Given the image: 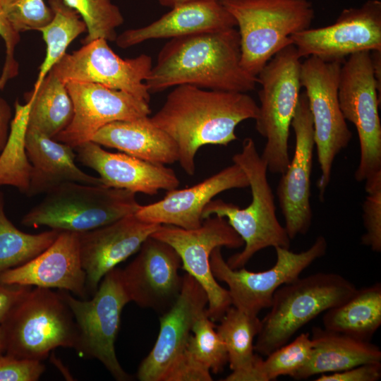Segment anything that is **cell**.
<instances>
[{"instance_id":"cell-1","label":"cell","mask_w":381,"mask_h":381,"mask_svg":"<svg viewBox=\"0 0 381 381\" xmlns=\"http://www.w3.org/2000/svg\"><path fill=\"white\" fill-rule=\"evenodd\" d=\"M258 111V104L247 92L181 85L174 87L150 119L174 140L178 162L192 176L200 147L226 146L237 140L236 126L245 120L255 119Z\"/></svg>"},{"instance_id":"cell-2","label":"cell","mask_w":381,"mask_h":381,"mask_svg":"<svg viewBox=\"0 0 381 381\" xmlns=\"http://www.w3.org/2000/svg\"><path fill=\"white\" fill-rule=\"evenodd\" d=\"M257 83L241 65L235 28L170 39L145 81L150 95L181 85L248 93Z\"/></svg>"},{"instance_id":"cell-3","label":"cell","mask_w":381,"mask_h":381,"mask_svg":"<svg viewBox=\"0 0 381 381\" xmlns=\"http://www.w3.org/2000/svg\"><path fill=\"white\" fill-rule=\"evenodd\" d=\"M246 173L252 200L241 209L221 199L212 200L204 208L203 220L216 215L225 218L244 242L243 249L226 261L232 269L243 267L260 250L268 247L289 248L291 239L276 214L274 195L267 179V167L254 140L246 138L240 152L232 157Z\"/></svg>"},{"instance_id":"cell-4","label":"cell","mask_w":381,"mask_h":381,"mask_svg":"<svg viewBox=\"0 0 381 381\" xmlns=\"http://www.w3.org/2000/svg\"><path fill=\"white\" fill-rule=\"evenodd\" d=\"M238 28L241 65L256 76L290 37L310 28L315 18L309 0H219Z\"/></svg>"},{"instance_id":"cell-5","label":"cell","mask_w":381,"mask_h":381,"mask_svg":"<svg viewBox=\"0 0 381 381\" xmlns=\"http://www.w3.org/2000/svg\"><path fill=\"white\" fill-rule=\"evenodd\" d=\"M341 274L318 272L283 284L274 292L270 310L260 320L254 351L266 356L289 342L305 325L348 299L356 290Z\"/></svg>"},{"instance_id":"cell-6","label":"cell","mask_w":381,"mask_h":381,"mask_svg":"<svg viewBox=\"0 0 381 381\" xmlns=\"http://www.w3.org/2000/svg\"><path fill=\"white\" fill-rule=\"evenodd\" d=\"M45 194L23 217L24 226L81 233L135 214L141 206L135 193L102 184L64 183Z\"/></svg>"},{"instance_id":"cell-7","label":"cell","mask_w":381,"mask_h":381,"mask_svg":"<svg viewBox=\"0 0 381 381\" xmlns=\"http://www.w3.org/2000/svg\"><path fill=\"white\" fill-rule=\"evenodd\" d=\"M301 56L293 44L277 52L257 75L261 89L255 121L266 139L261 156L267 171L283 174L290 162L289 138L300 96Z\"/></svg>"},{"instance_id":"cell-8","label":"cell","mask_w":381,"mask_h":381,"mask_svg":"<svg viewBox=\"0 0 381 381\" xmlns=\"http://www.w3.org/2000/svg\"><path fill=\"white\" fill-rule=\"evenodd\" d=\"M207 305L206 292L186 273L177 300L159 318L156 341L138 367L137 377L139 380H212L211 372L195 362L187 352L193 324Z\"/></svg>"},{"instance_id":"cell-9","label":"cell","mask_w":381,"mask_h":381,"mask_svg":"<svg viewBox=\"0 0 381 381\" xmlns=\"http://www.w3.org/2000/svg\"><path fill=\"white\" fill-rule=\"evenodd\" d=\"M5 353L42 361L58 347L75 348L78 329L59 292L35 286L1 325Z\"/></svg>"},{"instance_id":"cell-10","label":"cell","mask_w":381,"mask_h":381,"mask_svg":"<svg viewBox=\"0 0 381 381\" xmlns=\"http://www.w3.org/2000/svg\"><path fill=\"white\" fill-rule=\"evenodd\" d=\"M59 294L69 307L78 329L75 349L99 361L118 381L130 380L115 351L121 316L130 298L125 290L121 269L114 268L102 279L91 298H76L70 292Z\"/></svg>"},{"instance_id":"cell-11","label":"cell","mask_w":381,"mask_h":381,"mask_svg":"<svg viewBox=\"0 0 381 381\" xmlns=\"http://www.w3.org/2000/svg\"><path fill=\"white\" fill-rule=\"evenodd\" d=\"M370 53L358 52L345 59L338 86L341 113L355 126L359 139L360 160L354 177L365 186L381 181L380 95Z\"/></svg>"},{"instance_id":"cell-12","label":"cell","mask_w":381,"mask_h":381,"mask_svg":"<svg viewBox=\"0 0 381 381\" xmlns=\"http://www.w3.org/2000/svg\"><path fill=\"white\" fill-rule=\"evenodd\" d=\"M342 63L309 56L301 63V83L306 89L320 169L319 198L323 201L336 156L349 144L352 133L341 113L338 86Z\"/></svg>"},{"instance_id":"cell-13","label":"cell","mask_w":381,"mask_h":381,"mask_svg":"<svg viewBox=\"0 0 381 381\" xmlns=\"http://www.w3.org/2000/svg\"><path fill=\"white\" fill-rule=\"evenodd\" d=\"M151 236L168 243L177 252L182 268L207 294L206 314L212 321H219L232 304L228 289L220 286L212 272L210 255L217 247L243 246L241 237L225 218L216 215L205 219L198 228L193 229L160 224Z\"/></svg>"},{"instance_id":"cell-14","label":"cell","mask_w":381,"mask_h":381,"mask_svg":"<svg viewBox=\"0 0 381 381\" xmlns=\"http://www.w3.org/2000/svg\"><path fill=\"white\" fill-rule=\"evenodd\" d=\"M274 248L276 262L273 267L258 272L247 270L244 267L232 269L224 259L221 247L212 250V272L217 281L228 286L234 307L252 315H258L262 309L270 308L277 289L299 277L305 269L325 255L327 242L320 235L310 247L300 253L279 246Z\"/></svg>"},{"instance_id":"cell-15","label":"cell","mask_w":381,"mask_h":381,"mask_svg":"<svg viewBox=\"0 0 381 381\" xmlns=\"http://www.w3.org/2000/svg\"><path fill=\"white\" fill-rule=\"evenodd\" d=\"M152 67V58L145 54L123 59L99 38L66 53L51 71L64 83H93L128 93L150 103L145 81Z\"/></svg>"},{"instance_id":"cell-16","label":"cell","mask_w":381,"mask_h":381,"mask_svg":"<svg viewBox=\"0 0 381 381\" xmlns=\"http://www.w3.org/2000/svg\"><path fill=\"white\" fill-rule=\"evenodd\" d=\"M303 57L343 63L362 52L381 50V1L368 0L358 7L342 10L329 25L308 28L290 37Z\"/></svg>"},{"instance_id":"cell-17","label":"cell","mask_w":381,"mask_h":381,"mask_svg":"<svg viewBox=\"0 0 381 381\" xmlns=\"http://www.w3.org/2000/svg\"><path fill=\"white\" fill-rule=\"evenodd\" d=\"M138 255L121 275L131 301L161 314L177 300L183 277L179 274L181 260L168 243L149 236L141 245Z\"/></svg>"},{"instance_id":"cell-18","label":"cell","mask_w":381,"mask_h":381,"mask_svg":"<svg viewBox=\"0 0 381 381\" xmlns=\"http://www.w3.org/2000/svg\"><path fill=\"white\" fill-rule=\"evenodd\" d=\"M291 126L296 138L294 155L282 174L277 193L285 220L284 227L291 240L309 231L313 218L310 198L315 141L312 116L305 92L300 94Z\"/></svg>"},{"instance_id":"cell-19","label":"cell","mask_w":381,"mask_h":381,"mask_svg":"<svg viewBox=\"0 0 381 381\" xmlns=\"http://www.w3.org/2000/svg\"><path fill=\"white\" fill-rule=\"evenodd\" d=\"M74 114L70 124L54 139L73 148L91 141L105 125L147 116L149 103L128 93L93 83H66Z\"/></svg>"},{"instance_id":"cell-20","label":"cell","mask_w":381,"mask_h":381,"mask_svg":"<svg viewBox=\"0 0 381 381\" xmlns=\"http://www.w3.org/2000/svg\"><path fill=\"white\" fill-rule=\"evenodd\" d=\"M159 225L145 222L133 214L78 233L80 262L90 296L95 293L103 277L137 253Z\"/></svg>"},{"instance_id":"cell-21","label":"cell","mask_w":381,"mask_h":381,"mask_svg":"<svg viewBox=\"0 0 381 381\" xmlns=\"http://www.w3.org/2000/svg\"><path fill=\"white\" fill-rule=\"evenodd\" d=\"M0 283L59 289L80 298L90 296L82 267L78 233L60 231L56 240L37 256L0 274Z\"/></svg>"},{"instance_id":"cell-22","label":"cell","mask_w":381,"mask_h":381,"mask_svg":"<svg viewBox=\"0 0 381 381\" xmlns=\"http://www.w3.org/2000/svg\"><path fill=\"white\" fill-rule=\"evenodd\" d=\"M246 187L249 181L246 173L234 163L193 186L168 190L162 200L141 205L135 214L147 223L196 229L203 222L204 208L214 197L230 189Z\"/></svg>"},{"instance_id":"cell-23","label":"cell","mask_w":381,"mask_h":381,"mask_svg":"<svg viewBox=\"0 0 381 381\" xmlns=\"http://www.w3.org/2000/svg\"><path fill=\"white\" fill-rule=\"evenodd\" d=\"M76 158L98 173L103 185L149 195L177 188L180 181L165 165L140 159L123 152H111L92 141L75 148Z\"/></svg>"},{"instance_id":"cell-24","label":"cell","mask_w":381,"mask_h":381,"mask_svg":"<svg viewBox=\"0 0 381 381\" xmlns=\"http://www.w3.org/2000/svg\"><path fill=\"white\" fill-rule=\"evenodd\" d=\"M235 26L234 18L219 0L194 1L170 8L145 26L125 30L114 42L119 47L127 49L150 40L172 39Z\"/></svg>"},{"instance_id":"cell-25","label":"cell","mask_w":381,"mask_h":381,"mask_svg":"<svg viewBox=\"0 0 381 381\" xmlns=\"http://www.w3.org/2000/svg\"><path fill=\"white\" fill-rule=\"evenodd\" d=\"M25 147L32 164L27 195L47 193L64 183L103 185L99 177L89 175L75 164V153L71 146L27 127Z\"/></svg>"},{"instance_id":"cell-26","label":"cell","mask_w":381,"mask_h":381,"mask_svg":"<svg viewBox=\"0 0 381 381\" xmlns=\"http://www.w3.org/2000/svg\"><path fill=\"white\" fill-rule=\"evenodd\" d=\"M91 141L155 164H171L179 159L174 140L155 125L149 116L109 123Z\"/></svg>"},{"instance_id":"cell-27","label":"cell","mask_w":381,"mask_h":381,"mask_svg":"<svg viewBox=\"0 0 381 381\" xmlns=\"http://www.w3.org/2000/svg\"><path fill=\"white\" fill-rule=\"evenodd\" d=\"M310 338V357L291 376L294 380H306L315 375L334 373L364 363L381 362V350L370 341L319 327L312 329Z\"/></svg>"},{"instance_id":"cell-28","label":"cell","mask_w":381,"mask_h":381,"mask_svg":"<svg viewBox=\"0 0 381 381\" xmlns=\"http://www.w3.org/2000/svg\"><path fill=\"white\" fill-rule=\"evenodd\" d=\"M324 328L371 341L381 325V284L356 289L341 304L325 312Z\"/></svg>"},{"instance_id":"cell-29","label":"cell","mask_w":381,"mask_h":381,"mask_svg":"<svg viewBox=\"0 0 381 381\" xmlns=\"http://www.w3.org/2000/svg\"><path fill=\"white\" fill-rule=\"evenodd\" d=\"M30 102L28 127L54 138L71 123L74 109L66 83L49 71L36 89L24 94Z\"/></svg>"},{"instance_id":"cell-30","label":"cell","mask_w":381,"mask_h":381,"mask_svg":"<svg viewBox=\"0 0 381 381\" xmlns=\"http://www.w3.org/2000/svg\"><path fill=\"white\" fill-rule=\"evenodd\" d=\"M30 102L15 103L6 143L0 155V186H11L27 194L30 182L32 164L27 155L25 135Z\"/></svg>"},{"instance_id":"cell-31","label":"cell","mask_w":381,"mask_h":381,"mask_svg":"<svg viewBox=\"0 0 381 381\" xmlns=\"http://www.w3.org/2000/svg\"><path fill=\"white\" fill-rule=\"evenodd\" d=\"M216 330L224 341L228 363L233 373L250 369L258 356L254 351L261 321L258 315H249L231 306L219 320Z\"/></svg>"},{"instance_id":"cell-32","label":"cell","mask_w":381,"mask_h":381,"mask_svg":"<svg viewBox=\"0 0 381 381\" xmlns=\"http://www.w3.org/2000/svg\"><path fill=\"white\" fill-rule=\"evenodd\" d=\"M313 345L309 332L302 333L291 343L274 350L266 358L258 354L253 366L241 373H232L224 381H272L282 375L291 376L309 360Z\"/></svg>"},{"instance_id":"cell-33","label":"cell","mask_w":381,"mask_h":381,"mask_svg":"<svg viewBox=\"0 0 381 381\" xmlns=\"http://www.w3.org/2000/svg\"><path fill=\"white\" fill-rule=\"evenodd\" d=\"M49 4L53 18L39 30L46 44V55L40 66L33 89L38 87L49 71L66 53L69 44L87 31L80 15L63 0H49Z\"/></svg>"},{"instance_id":"cell-34","label":"cell","mask_w":381,"mask_h":381,"mask_svg":"<svg viewBox=\"0 0 381 381\" xmlns=\"http://www.w3.org/2000/svg\"><path fill=\"white\" fill-rule=\"evenodd\" d=\"M59 233L51 229L30 234L18 229L5 214L4 196L0 192V274L37 256L52 244Z\"/></svg>"},{"instance_id":"cell-35","label":"cell","mask_w":381,"mask_h":381,"mask_svg":"<svg viewBox=\"0 0 381 381\" xmlns=\"http://www.w3.org/2000/svg\"><path fill=\"white\" fill-rule=\"evenodd\" d=\"M187 352L199 365L217 374L228 363V353L216 325L203 311L195 321L187 345Z\"/></svg>"},{"instance_id":"cell-36","label":"cell","mask_w":381,"mask_h":381,"mask_svg":"<svg viewBox=\"0 0 381 381\" xmlns=\"http://www.w3.org/2000/svg\"><path fill=\"white\" fill-rule=\"evenodd\" d=\"M63 1L74 9L85 23L87 34L82 41L83 44L99 38L115 41L116 28L123 23L124 18L119 7L111 0Z\"/></svg>"},{"instance_id":"cell-37","label":"cell","mask_w":381,"mask_h":381,"mask_svg":"<svg viewBox=\"0 0 381 381\" xmlns=\"http://www.w3.org/2000/svg\"><path fill=\"white\" fill-rule=\"evenodd\" d=\"M3 9L12 27L18 32L37 30L53 18L52 8L44 0H1Z\"/></svg>"},{"instance_id":"cell-38","label":"cell","mask_w":381,"mask_h":381,"mask_svg":"<svg viewBox=\"0 0 381 381\" xmlns=\"http://www.w3.org/2000/svg\"><path fill=\"white\" fill-rule=\"evenodd\" d=\"M363 203V221L365 232L361 243L375 252H381V184L365 190Z\"/></svg>"},{"instance_id":"cell-39","label":"cell","mask_w":381,"mask_h":381,"mask_svg":"<svg viewBox=\"0 0 381 381\" xmlns=\"http://www.w3.org/2000/svg\"><path fill=\"white\" fill-rule=\"evenodd\" d=\"M44 370L42 361L0 355V381H37Z\"/></svg>"},{"instance_id":"cell-40","label":"cell","mask_w":381,"mask_h":381,"mask_svg":"<svg viewBox=\"0 0 381 381\" xmlns=\"http://www.w3.org/2000/svg\"><path fill=\"white\" fill-rule=\"evenodd\" d=\"M0 37L6 47V58L0 75V90H3L7 83L18 75L19 64L15 57L17 44L20 40V33L12 27L6 16L0 0Z\"/></svg>"},{"instance_id":"cell-41","label":"cell","mask_w":381,"mask_h":381,"mask_svg":"<svg viewBox=\"0 0 381 381\" xmlns=\"http://www.w3.org/2000/svg\"><path fill=\"white\" fill-rule=\"evenodd\" d=\"M381 378V362L361 364L349 369L321 374L315 381H377Z\"/></svg>"},{"instance_id":"cell-42","label":"cell","mask_w":381,"mask_h":381,"mask_svg":"<svg viewBox=\"0 0 381 381\" xmlns=\"http://www.w3.org/2000/svg\"><path fill=\"white\" fill-rule=\"evenodd\" d=\"M33 286L0 283V325Z\"/></svg>"},{"instance_id":"cell-43","label":"cell","mask_w":381,"mask_h":381,"mask_svg":"<svg viewBox=\"0 0 381 381\" xmlns=\"http://www.w3.org/2000/svg\"><path fill=\"white\" fill-rule=\"evenodd\" d=\"M12 111L8 103L0 97V152L4 147L10 130Z\"/></svg>"},{"instance_id":"cell-44","label":"cell","mask_w":381,"mask_h":381,"mask_svg":"<svg viewBox=\"0 0 381 381\" xmlns=\"http://www.w3.org/2000/svg\"><path fill=\"white\" fill-rule=\"evenodd\" d=\"M370 59L379 95L381 93V50L370 52Z\"/></svg>"},{"instance_id":"cell-45","label":"cell","mask_w":381,"mask_h":381,"mask_svg":"<svg viewBox=\"0 0 381 381\" xmlns=\"http://www.w3.org/2000/svg\"><path fill=\"white\" fill-rule=\"evenodd\" d=\"M156 1H157L160 5L171 8L176 6H178L182 4L194 1H200V0H156Z\"/></svg>"},{"instance_id":"cell-46","label":"cell","mask_w":381,"mask_h":381,"mask_svg":"<svg viewBox=\"0 0 381 381\" xmlns=\"http://www.w3.org/2000/svg\"><path fill=\"white\" fill-rule=\"evenodd\" d=\"M6 343L5 337L1 326L0 325V355L5 353Z\"/></svg>"}]
</instances>
